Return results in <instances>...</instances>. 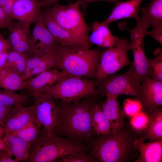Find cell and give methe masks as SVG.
Returning a JSON list of instances; mask_svg holds the SVG:
<instances>
[{
  "label": "cell",
  "instance_id": "1",
  "mask_svg": "<svg viewBox=\"0 0 162 162\" xmlns=\"http://www.w3.org/2000/svg\"><path fill=\"white\" fill-rule=\"evenodd\" d=\"M95 96H87L76 102L61 101L62 114L53 136L67 138L88 146L98 136L91 123L92 110L97 103Z\"/></svg>",
  "mask_w": 162,
  "mask_h": 162
},
{
  "label": "cell",
  "instance_id": "2",
  "mask_svg": "<svg viewBox=\"0 0 162 162\" xmlns=\"http://www.w3.org/2000/svg\"><path fill=\"white\" fill-rule=\"evenodd\" d=\"M138 137L130 128L111 130L97 136L88 145V153L100 162H129L138 157L134 145Z\"/></svg>",
  "mask_w": 162,
  "mask_h": 162
},
{
  "label": "cell",
  "instance_id": "3",
  "mask_svg": "<svg viewBox=\"0 0 162 162\" xmlns=\"http://www.w3.org/2000/svg\"><path fill=\"white\" fill-rule=\"evenodd\" d=\"M86 145L68 138L49 136L42 129L38 140L31 145L28 156L23 162H53L72 153H88Z\"/></svg>",
  "mask_w": 162,
  "mask_h": 162
},
{
  "label": "cell",
  "instance_id": "4",
  "mask_svg": "<svg viewBox=\"0 0 162 162\" xmlns=\"http://www.w3.org/2000/svg\"><path fill=\"white\" fill-rule=\"evenodd\" d=\"M102 50L96 49H69L62 47L56 68L69 76L92 79L95 78Z\"/></svg>",
  "mask_w": 162,
  "mask_h": 162
},
{
  "label": "cell",
  "instance_id": "5",
  "mask_svg": "<svg viewBox=\"0 0 162 162\" xmlns=\"http://www.w3.org/2000/svg\"><path fill=\"white\" fill-rule=\"evenodd\" d=\"M52 5L46 10L57 24L77 38L91 43L88 34L92 28L85 21L77 0L68 5Z\"/></svg>",
  "mask_w": 162,
  "mask_h": 162
},
{
  "label": "cell",
  "instance_id": "6",
  "mask_svg": "<svg viewBox=\"0 0 162 162\" xmlns=\"http://www.w3.org/2000/svg\"><path fill=\"white\" fill-rule=\"evenodd\" d=\"M44 92L50 94L54 99L66 102L77 101L87 96L99 94L96 87V81L70 76L62 79Z\"/></svg>",
  "mask_w": 162,
  "mask_h": 162
},
{
  "label": "cell",
  "instance_id": "7",
  "mask_svg": "<svg viewBox=\"0 0 162 162\" xmlns=\"http://www.w3.org/2000/svg\"><path fill=\"white\" fill-rule=\"evenodd\" d=\"M131 50L127 38L117 37L115 45L102 51L98 64L95 78L97 81L114 74L132 63L128 52Z\"/></svg>",
  "mask_w": 162,
  "mask_h": 162
},
{
  "label": "cell",
  "instance_id": "8",
  "mask_svg": "<svg viewBox=\"0 0 162 162\" xmlns=\"http://www.w3.org/2000/svg\"><path fill=\"white\" fill-rule=\"evenodd\" d=\"M122 25L123 29L127 30L130 34V40L129 43L134 56L133 62L131 65L133 68L134 74L139 84L141 85L150 75L144 45V38L147 35V29L150 25L141 19L132 29L128 28L125 24Z\"/></svg>",
  "mask_w": 162,
  "mask_h": 162
},
{
  "label": "cell",
  "instance_id": "9",
  "mask_svg": "<svg viewBox=\"0 0 162 162\" xmlns=\"http://www.w3.org/2000/svg\"><path fill=\"white\" fill-rule=\"evenodd\" d=\"M96 86L98 94L101 95L108 93L118 96H136L139 98L140 95L141 86L134 74L131 65L124 74H112L96 81Z\"/></svg>",
  "mask_w": 162,
  "mask_h": 162
},
{
  "label": "cell",
  "instance_id": "10",
  "mask_svg": "<svg viewBox=\"0 0 162 162\" xmlns=\"http://www.w3.org/2000/svg\"><path fill=\"white\" fill-rule=\"evenodd\" d=\"M36 122L48 135L53 136L54 130L62 113V109L51 96L43 92L33 96Z\"/></svg>",
  "mask_w": 162,
  "mask_h": 162
},
{
  "label": "cell",
  "instance_id": "11",
  "mask_svg": "<svg viewBox=\"0 0 162 162\" xmlns=\"http://www.w3.org/2000/svg\"><path fill=\"white\" fill-rule=\"evenodd\" d=\"M34 24L32 34L33 56L59 51L62 46L46 26L41 14Z\"/></svg>",
  "mask_w": 162,
  "mask_h": 162
},
{
  "label": "cell",
  "instance_id": "12",
  "mask_svg": "<svg viewBox=\"0 0 162 162\" xmlns=\"http://www.w3.org/2000/svg\"><path fill=\"white\" fill-rule=\"evenodd\" d=\"M9 36L7 40L12 49L28 57L33 56V46L30 26L12 19L7 27Z\"/></svg>",
  "mask_w": 162,
  "mask_h": 162
},
{
  "label": "cell",
  "instance_id": "13",
  "mask_svg": "<svg viewBox=\"0 0 162 162\" xmlns=\"http://www.w3.org/2000/svg\"><path fill=\"white\" fill-rule=\"evenodd\" d=\"M44 22L55 39L64 47L69 49H88L93 44L83 40L60 26L52 19L45 10L42 11Z\"/></svg>",
  "mask_w": 162,
  "mask_h": 162
},
{
  "label": "cell",
  "instance_id": "14",
  "mask_svg": "<svg viewBox=\"0 0 162 162\" xmlns=\"http://www.w3.org/2000/svg\"><path fill=\"white\" fill-rule=\"evenodd\" d=\"M141 93L138 98L145 110L150 114L162 105V82L149 77L141 84Z\"/></svg>",
  "mask_w": 162,
  "mask_h": 162
},
{
  "label": "cell",
  "instance_id": "15",
  "mask_svg": "<svg viewBox=\"0 0 162 162\" xmlns=\"http://www.w3.org/2000/svg\"><path fill=\"white\" fill-rule=\"evenodd\" d=\"M68 76L69 75L64 71L52 68L24 80L26 89L33 97L44 92L46 89Z\"/></svg>",
  "mask_w": 162,
  "mask_h": 162
},
{
  "label": "cell",
  "instance_id": "16",
  "mask_svg": "<svg viewBox=\"0 0 162 162\" xmlns=\"http://www.w3.org/2000/svg\"><path fill=\"white\" fill-rule=\"evenodd\" d=\"M42 7L40 0H15L12 8L11 18L30 26L40 16Z\"/></svg>",
  "mask_w": 162,
  "mask_h": 162
},
{
  "label": "cell",
  "instance_id": "17",
  "mask_svg": "<svg viewBox=\"0 0 162 162\" xmlns=\"http://www.w3.org/2000/svg\"><path fill=\"white\" fill-rule=\"evenodd\" d=\"M34 115L33 104L27 107L22 104L13 106L2 126L4 134H14L25 125Z\"/></svg>",
  "mask_w": 162,
  "mask_h": 162
},
{
  "label": "cell",
  "instance_id": "18",
  "mask_svg": "<svg viewBox=\"0 0 162 162\" xmlns=\"http://www.w3.org/2000/svg\"><path fill=\"white\" fill-rule=\"evenodd\" d=\"M141 20L153 27L152 31H148V35L157 41L162 38V0H151L146 7L141 8Z\"/></svg>",
  "mask_w": 162,
  "mask_h": 162
},
{
  "label": "cell",
  "instance_id": "19",
  "mask_svg": "<svg viewBox=\"0 0 162 162\" xmlns=\"http://www.w3.org/2000/svg\"><path fill=\"white\" fill-rule=\"evenodd\" d=\"M59 51L28 57L26 62L25 72L21 75L22 79L25 80L46 70L55 68Z\"/></svg>",
  "mask_w": 162,
  "mask_h": 162
},
{
  "label": "cell",
  "instance_id": "20",
  "mask_svg": "<svg viewBox=\"0 0 162 162\" xmlns=\"http://www.w3.org/2000/svg\"><path fill=\"white\" fill-rule=\"evenodd\" d=\"M106 99L100 107L109 121L111 129L118 130L125 125V113L120 106L118 96L106 93Z\"/></svg>",
  "mask_w": 162,
  "mask_h": 162
},
{
  "label": "cell",
  "instance_id": "21",
  "mask_svg": "<svg viewBox=\"0 0 162 162\" xmlns=\"http://www.w3.org/2000/svg\"><path fill=\"white\" fill-rule=\"evenodd\" d=\"M143 0H130L122 2L118 1L113 8L109 16L104 21V24L109 25L112 22L126 18H134L137 22L140 18L139 16L140 5Z\"/></svg>",
  "mask_w": 162,
  "mask_h": 162
},
{
  "label": "cell",
  "instance_id": "22",
  "mask_svg": "<svg viewBox=\"0 0 162 162\" xmlns=\"http://www.w3.org/2000/svg\"><path fill=\"white\" fill-rule=\"evenodd\" d=\"M145 139L140 136L134 142L136 149L140 155L135 162H161L162 140L146 143Z\"/></svg>",
  "mask_w": 162,
  "mask_h": 162
},
{
  "label": "cell",
  "instance_id": "23",
  "mask_svg": "<svg viewBox=\"0 0 162 162\" xmlns=\"http://www.w3.org/2000/svg\"><path fill=\"white\" fill-rule=\"evenodd\" d=\"M109 25L97 21L93 22L92 32L89 36L90 42L100 47L110 48L115 44L117 37L112 34Z\"/></svg>",
  "mask_w": 162,
  "mask_h": 162
},
{
  "label": "cell",
  "instance_id": "24",
  "mask_svg": "<svg viewBox=\"0 0 162 162\" xmlns=\"http://www.w3.org/2000/svg\"><path fill=\"white\" fill-rule=\"evenodd\" d=\"M149 117V122L144 135H141L150 142L162 140V110L160 107L152 113Z\"/></svg>",
  "mask_w": 162,
  "mask_h": 162
},
{
  "label": "cell",
  "instance_id": "25",
  "mask_svg": "<svg viewBox=\"0 0 162 162\" xmlns=\"http://www.w3.org/2000/svg\"><path fill=\"white\" fill-rule=\"evenodd\" d=\"M0 87L12 91L26 89L25 80L18 73L4 68L0 72Z\"/></svg>",
  "mask_w": 162,
  "mask_h": 162
},
{
  "label": "cell",
  "instance_id": "26",
  "mask_svg": "<svg viewBox=\"0 0 162 162\" xmlns=\"http://www.w3.org/2000/svg\"><path fill=\"white\" fill-rule=\"evenodd\" d=\"M91 123L94 133L98 136L109 133L111 130L110 123L100 106L97 103L94 106L91 115Z\"/></svg>",
  "mask_w": 162,
  "mask_h": 162
},
{
  "label": "cell",
  "instance_id": "27",
  "mask_svg": "<svg viewBox=\"0 0 162 162\" xmlns=\"http://www.w3.org/2000/svg\"><path fill=\"white\" fill-rule=\"evenodd\" d=\"M42 128L36 122L34 117L22 128L13 134L32 145L38 140Z\"/></svg>",
  "mask_w": 162,
  "mask_h": 162
},
{
  "label": "cell",
  "instance_id": "28",
  "mask_svg": "<svg viewBox=\"0 0 162 162\" xmlns=\"http://www.w3.org/2000/svg\"><path fill=\"white\" fill-rule=\"evenodd\" d=\"M28 57L26 55L12 49L9 52L5 68L21 76L25 70Z\"/></svg>",
  "mask_w": 162,
  "mask_h": 162
},
{
  "label": "cell",
  "instance_id": "29",
  "mask_svg": "<svg viewBox=\"0 0 162 162\" xmlns=\"http://www.w3.org/2000/svg\"><path fill=\"white\" fill-rule=\"evenodd\" d=\"M28 97L25 93H18L15 91L0 90V104L8 106L23 105L27 101Z\"/></svg>",
  "mask_w": 162,
  "mask_h": 162
},
{
  "label": "cell",
  "instance_id": "30",
  "mask_svg": "<svg viewBox=\"0 0 162 162\" xmlns=\"http://www.w3.org/2000/svg\"><path fill=\"white\" fill-rule=\"evenodd\" d=\"M154 54L155 57L153 59L147 58L150 71V76L154 80L162 82V51L161 49H156Z\"/></svg>",
  "mask_w": 162,
  "mask_h": 162
},
{
  "label": "cell",
  "instance_id": "31",
  "mask_svg": "<svg viewBox=\"0 0 162 162\" xmlns=\"http://www.w3.org/2000/svg\"><path fill=\"white\" fill-rule=\"evenodd\" d=\"M56 162H98L88 153L79 152L71 153L57 160Z\"/></svg>",
  "mask_w": 162,
  "mask_h": 162
},
{
  "label": "cell",
  "instance_id": "32",
  "mask_svg": "<svg viewBox=\"0 0 162 162\" xmlns=\"http://www.w3.org/2000/svg\"><path fill=\"white\" fill-rule=\"evenodd\" d=\"M148 122V116L142 110L132 117L130 123L134 130L137 131H141L146 130Z\"/></svg>",
  "mask_w": 162,
  "mask_h": 162
},
{
  "label": "cell",
  "instance_id": "33",
  "mask_svg": "<svg viewBox=\"0 0 162 162\" xmlns=\"http://www.w3.org/2000/svg\"><path fill=\"white\" fill-rule=\"evenodd\" d=\"M124 111L125 114L131 117L142 110V106L139 100L126 99L123 102Z\"/></svg>",
  "mask_w": 162,
  "mask_h": 162
},
{
  "label": "cell",
  "instance_id": "34",
  "mask_svg": "<svg viewBox=\"0 0 162 162\" xmlns=\"http://www.w3.org/2000/svg\"><path fill=\"white\" fill-rule=\"evenodd\" d=\"M3 138L6 144L18 146L28 150L31 146L29 142L12 134H5Z\"/></svg>",
  "mask_w": 162,
  "mask_h": 162
},
{
  "label": "cell",
  "instance_id": "35",
  "mask_svg": "<svg viewBox=\"0 0 162 162\" xmlns=\"http://www.w3.org/2000/svg\"><path fill=\"white\" fill-rule=\"evenodd\" d=\"M6 148L10 152L12 156L15 157V159L18 162L23 161L28 156V149L8 144H6Z\"/></svg>",
  "mask_w": 162,
  "mask_h": 162
},
{
  "label": "cell",
  "instance_id": "36",
  "mask_svg": "<svg viewBox=\"0 0 162 162\" xmlns=\"http://www.w3.org/2000/svg\"><path fill=\"white\" fill-rule=\"evenodd\" d=\"M13 106H6L0 104V126H3L5 120L10 113Z\"/></svg>",
  "mask_w": 162,
  "mask_h": 162
},
{
  "label": "cell",
  "instance_id": "37",
  "mask_svg": "<svg viewBox=\"0 0 162 162\" xmlns=\"http://www.w3.org/2000/svg\"><path fill=\"white\" fill-rule=\"evenodd\" d=\"M12 155L6 148L0 150V162H18L16 159H13Z\"/></svg>",
  "mask_w": 162,
  "mask_h": 162
},
{
  "label": "cell",
  "instance_id": "38",
  "mask_svg": "<svg viewBox=\"0 0 162 162\" xmlns=\"http://www.w3.org/2000/svg\"><path fill=\"white\" fill-rule=\"evenodd\" d=\"M12 20L7 16L0 6V29L8 27Z\"/></svg>",
  "mask_w": 162,
  "mask_h": 162
},
{
  "label": "cell",
  "instance_id": "39",
  "mask_svg": "<svg viewBox=\"0 0 162 162\" xmlns=\"http://www.w3.org/2000/svg\"><path fill=\"white\" fill-rule=\"evenodd\" d=\"M15 0H8L1 7L4 12L10 19L12 20L11 13L14 3Z\"/></svg>",
  "mask_w": 162,
  "mask_h": 162
},
{
  "label": "cell",
  "instance_id": "40",
  "mask_svg": "<svg viewBox=\"0 0 162 162\" xmlns=\"http://www.w3.org/2000/svg\"><path fill=\"white\" fill-rule=\"evenodd\" d=\"M11 49V47L8 40L0 34V55L4 51Z\"/></svg>",
  "mask_w": 162,
  "mask_h": 162
},
{
  "label": "cell",
  "instance_id": "41",
  "mask_svg": "<svg viewBox=\"0 0 162 162\" xmlns=\"http://www.w3.org/2000/svg\"><path fill=\"white\" fill-rule=\"evenodd\" d=\"M82 8L83 9H85L86 6L90 3L100 1H106L111 2L116 4L119 1V0H77Z\"/></svg>",
  "mask_w": 162,
  "mask_h": 162
},
{
  "label": "cell",
  "instance_id": "42",
  "mask_svg": "<svg viewBox=\"0 0 162 162\" xmlns=\"http://www.w3.org/2000/svg\"><path fill=\"white\" fill-rule=\"evenodd\" d=\"M60 0H40L42 7L50 6L56 3Z\"/></svg>",
  "mask_w": 162,
  "mask_h": 162
},
{
  "label": "cell",
  "instance_id": "43",
  "mask_svg": "<svg viewBox=\"0 0 162 162\" xmlns=\"http://www.w3.org/2000/svg\"><path fill=\"white\" fill-rule=\"evenodd\" d=\"M6 148V144L4 142L3 137L0 138V150Z\"/></svg>",
  "mask_w": 162,
  "mask_h": 162
},
{
  "label": "cell",
  "instance_id": "44",
  "mask_svg": "<svg viewBox=\"0 0 162 162\" xmlns=\"http://www.w3.org/2000/svg\"><path fill=\"white\" fill-rule=\"evenodd\" d=\"M4 135L3 127L0 125V138L3 137Z\"/></svg>",
  "mask_w": 162,
  "mask_h": 162
},
{
  "label": "cell",
  "instance_id": "45",
  "mask_svg": "<svg viewBox=\"0 0 162 162\" xmlns=\"http://www.w3.org/2000/svg\"><path fill=\"white\" fill-rule=\"evenodd\" d=\"M8 0H0V6L2 7Z\"/></svg>",
  "mask_w": 162,
  "mask_h": 162
}]
</instances>
